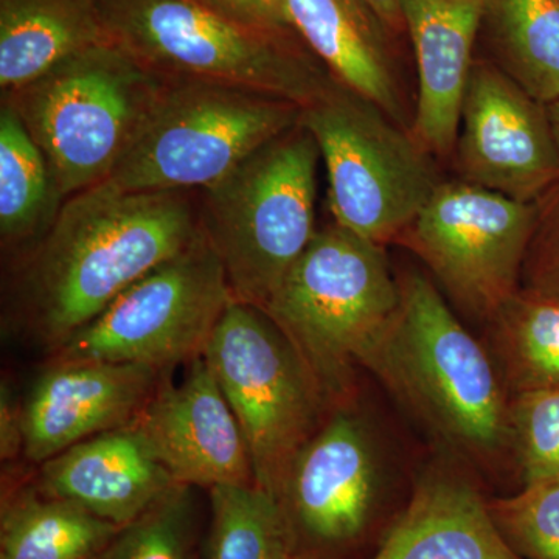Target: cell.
I'll list each match as a JSON object with an SVG mask.
<instances>
[{
  "label": "cell",
  "instance_id": "d6986e66",
  "mask_svg": "<svg viewBox=\"0 0 559 559\" xmlns=\"http://www.w3.org/2000/svg\"><path fill=\"white\" fill-rule=\"evenodd\" d=\"M369 559H522L499 532L488 500L468 479L432 473Z\"/></svg>",
  "mask_w": 559,
  "mask_h": 559
},
{
  "label": "cell",
  "instance_id": "5bb4252c",
  "mask_svg": "<svg viewBox=\"0 0 559 559\" xmlns=\"http://www.w3.org/2000/svg\"><path fill=\"white\" fill-rule=\"evenodd\" d=\"M132 426L176 484H255L248 441L204 356L178 385L164 374Z\"/></svg>",
  "mask_w": 559,
  "mask_h": 559
},
{
  "label": "cell",
  "instance_id": "836d02e7",
  "mask_svg": "<svg viewBox=\"0 0 559 559\" xmlns=\"http://www.w3.org/2000/svg\"><path fill=\"white\" fill-rule=\"evenodd\" d=\"M271 559H307L301 557L300 554H297L296 550L293 549V547H286V549H283L282 551H278L275 557H272Z\"/></svg>",
  "mask_w": 559,
  "mask_h": 559
},
{
  "label": "cell",
  "instance_id": "d6a6232c",
  "mask_svg": "<svg viewBox=\"0 0 559 559\" xmlns=\"http://www.w3.org/2000/svg\"><path fill=\"white\" fill-rule=\"evenodd\" d=\"M551 127H554L555 138H557L559 146V98L557 102L550 103L549 106Z\"/></svg>",
  "mask_w": 559,
  "mask_h": 559
},
{
  "label": "cell",
  "instance_id": "277c9868",
  "mask_svg": "<svg viewBox=\"0 0 559 559\" xmlns=\"http://www.w3.org/2000/svg\"><path fill=\"white\" fill-rule=\"evenodd\" d=\"M114 44L170 80L264 92L307 108L337 83L297 33L231 20L205 0H97Z\"/></svg>",
  "mask_w": 559,
  "mask_h": 559
},
{
  "label": "cell",
  "instance_id": "1f68e13d",
  "mask_svg": "<svg viewBox=\"0 0 559 559\" xmlns=\"http://www.w3.org/2000/svg\"><path fill=\"white\" fill-rule=\"evenodd\" d=\"M388 28L390 35H401L406 33V25L403 20V9L401 0H362Z\"/></svg>",
  "mask_w": 559,
  "mask_h": 559
},
{
  "label": "cell",
  "instance_id": "e575fe53",
  "mask_svg": "<svg viewBox=\"0 0 559 559\" xmlns=\"http://www.w3.org/2000/svg\"><path fill=\"white\" fill-rule=\"evenodd\" d=\"M102 559V558H100Z\"/></svg>",
  "mask_w": 559,
  "mask_h": 559
},
{
  "label": "cell",
  "instance_id": "7a4b0ae2",
  "mask_svg": "<svg viewBox=\"0 0 559 559\" xmlns=\"http://www.w3.org/2000/svg\"><path fill=\"white\" fill-rule=\"evenodd\" d=\"M399 278V314L366 369L460 454L498 457L510 450V396L492 356L432 280L417 271Z\"/></svg>",
  "mask_w": 559,
  "mask_h": 559
},
{
  "label": "cell",
  "instance_id": "8992f818",
  "mask_svg": "<svg viewBox=\"0 0 559 559\" xmlns=\"http://www.w3.org/2000/svg\"><path fill=\"white\" fill-rule=\"evenodd\" d=\"M167 84L108 40L2 95V102L16 110L69 200L110 178Z\"/></svg>",
  "mask_w": 559,
  "mask_h": 559
},
{
  "label": "cell",
  "instance_id": "83f0119b",
  "mask_svg": "<svg viewBox=\"0 0 559 559\" xmlns=\"http://www.w3.org/2000/svg\"><path fill=\"white\" fill-rule=\"evenodd\" d=\"M488 503L503 539L522 559H559V477Z\"/></svg>",
  "mask_w": 559,
  "mask_h": 559
},
{
  "label": "cell",
  "instance_id": "484cf974",
  "mask_svg": "<svg viewBox=\"0 0 559 559\" xmlns=\"http://www.w3.org/2000/svg\"><path fill=\"white\" fill-rule=\"evenodd\" d=\"M189 485H173L120 528L102 559H193L198 511Z\"/></svg>",
  "mask_w": 559,
  "mask_h": 559
},
{
  "label": "cell",
  "instance_id": "ac0fdd59",
  "mask_svg": "<svg viewBox=\"0 0 559 559\" xmlns=\"http://www.w3.org/2000/svg\"><path fill=\"white\" fill-rule=\"evenodd\" d=\"M290 27L337 83L411 128L388 28L362 0H285Z\"/></svg>",
  "mask_w": 559,
  "mask_h": 559
},
{
  "label": "cell",
  "instance_id": "e0dca14e",
  "mask_svg": "<svg viewBox=\"0 0 559 559\" xmlns=\"http://www.w3.org/2000/svg\"><path fill=\"white\" fill-rule=\"evenodd\" d=\"M176 485L134 426L92 437L40 463L35 488L124 527Z\"/></svg>",
  "mask_w": 559,
  "mask_h": 559
},
{
  "label": "cell",
  "instance_id": "30bf717a",
  "mask_svg": "<svg viewBox=\"0 0 559 559\" xmlns=\"http://www.w3.org/2000/svg\"><path fill=\"white\" fill-rule=\"evenodd\" d=\"M231 301L223 263L202 234L55 349L53 362L98 360L165 371L204 355Z\"/></svg>",
  "mask_w": 559,
  "mask_h": 559
},
{
  "label": "cell",
  "instance_id": "ba28073f",
  "mask_svg": "<svg viewBox=\"0 0 559 559\" xmlns=\"http://www.w3.org/2000/svg\"><path fill=\"white\" fill-rule=\"evenodd\" d=\"M300 123L326 168L333 223L377 245L399 241L443 182L411 128L340 83L301 109Z\"/></svg>",
  "mask_w": 559,
  "mask_h": 559
},
{
  "label": "cell",
  "instance_id": "52a82bcc",
  "mask_svg": "<svg viewBox=\"0 0 559 559\" xmlns=\"http://www.w3.org/2000/svg\"><path fill=\"white\" fill-rule=\"evenodd\" d=\"M301 106L204 80H170L106 182L124 191H201L300 123Z\"/></svg>",
  "mask_w": 559,
  "mask_h": 559
},
{
  "label": "cell",
  "instance_id": "9c48e42d",
  "mask_svg": "<svg viewBox=\"0 0 559 559\" xmlns=\"http://www.w3.org/2000/svg\"><path fill=\"white\" fill-rule=\"evenodd\" d=\"M248 441L259 487L278 500L326 406L293 345L260 308L234 300L204 352Z\"/></svg>",
  "mask_w": 559,
  "mask_h": 559
},
{
  "label": "cell",
  "instance_id": "f546056e",
  "mask_svg": "<svg viewBox=\"0 0 559 559\" xmlns=\"http://www.w3.org/2000/svg\"><path fill=\"white\" fill-rule=\"evenodd\" d=\"M231 20L263 31L296 33L286 16L285 0H205Z\"/></svg>",
  "mask_w": 559,
  "mask_h": 559
},
{
  "label": "cell",
  "instance_id": "f1b7e54d",
  "mask_svg": "<svg viewBox=\"0 0 559 559\" xmlns=\"http://www.w3.org/2000/svg\"><path fill=\"white\" fill-rule=\"evenodd\" d=\"M521 288L559 299V180L536 201Z\"/></svg>",
  "mask_w": 559,
  "mask_h": 559
},
{
  "label": "cell",
  "instance_id": "4316f807",
  "mask_svg": "<svg viewBox=\"0 0 559 559\" xmlns=\"http://www.w3.org/2000/svg\"><path fill=\"white\" fill-rule=\"evenodd\" d=\"M510 450L522 487L559 477V385L510 396Z\"/></svg>",
  "mask_w": 559,
  "mask_h": 559
},
{
  "label": "cell",
  "instance_id": "603a6c76",
  "mask_svg": "<svg viewBox=\"0 0 559 559\" xmlns=\"http://www.w3.org/2000/svg\"><path fill=\"white\" fill-rule=\"evenodd\" d=\"M481 28L491 62L536 100H558L559 0H485Z\"/></svg>",
  "mask_w": 559,
  "mask_h": 559
},
{
  "label": "cell",
  "instance_id": "2e32d148",
  "mask_svg": "<svg viewBox=\"0 0 559 559\" xmlns=\"http://www.w3.org/2000/svg\"><path fill=\"white\" fill-rule=\"evenodd\" d=\"M485 0H401L418 72L411 132L436 159L457 142Z\"/></svg>",
  "mask_w": 559,
  "mask_h": 559
},
{
  "label": "cell",
  "instance_id": "6da1fadb",
  "mask_svg": "<svg viewBox=\"0 0 559 559\" xmlns=\"http://www.w3.org/2000/svg\"><path fill=\"white\" fill-rule=\"evenodd\" d=\"M202 234L200 191H124L108 182L81 191L17 253L11 314L55 352Z\"/></svg>",
  "mask_w": 559,
  "mask_h": 559
},
{
  "label": "cell",
  "instance_id": "ffe728a7",
  "mask_svg": "<svg viewBox=\"0 0 559 559\" xmlns=\"http://www.w3.org/2000/svg\"><path fill=\"white\" fill-rule=\"evenodd\" d=\"M108 40L97 0H0V92L20 91Z\"/></svg>",
  "mask_w": 559,
  "mask_h": 559
},
{
  "label": "cell",
  "instance_id": "8fae6325",
  "mask_svg": "<svg viewBox=\"0 0 559 559\" xmlns=\"http://www.w3.org/2000/svg\"><path fill=\"white\" fill-rule=\"evenodd\" d=\"M290 546L307 559H355L392 527L369 426L337 407L301 448L278 498Z\"/></svg>",
  "mask_w": 559,
  "mask_h": 559
},
{
  "label": "cell",
  "instance_id": "5b68a950",
  "mask_svg": "<svg viewBox=\"0 0 559 559\" xmlns=\"http://www.w3.org/2000/svg\"><path fill=\"white\" fill-rule=\"evenodd\" d=\"M320 151L304 124L200 191L202 230L234 300L263 310L314 238Z\"/></svg>",
  "mask_w": 559,
  "mask_h": 559
},
{
  "label": "cell",
  "instance_id": "7c38bea8",
  "mask_svg": "<svg viewBox=\"0 0 559 559\" xmlns=\"http://www.w3.org/2000/svg\"><path fill=\"white\" fill-rule=\"evenodd\" d=\"M536 202L443 180L396 241L414 252L455 304L488 320L521 289Z\"/></svg>",
  "mask_w": 559,
  "mask_h": 559
},
{
  "label": "cell",
  "instance_id": "44dd1931",
  "mask_svg": "<svg viewBox=\"0 0 559 559\" xmlns=\"http://www.w3.org/2000/svg\"><path fill=\"white\" fill-rule=\"evenodd\" d=\"M120 528L76 503L27 488L3 499L0 559H100Z\"/></svg>",
  "mask_w": 559,
  "mask_h": 559
},
{
  "label": "cell",
  "instance_id": "9a60e30c",
  "mask_svg": "<svg viewBox=\"0 0 559 559\" xmlns=\"http://www.w3.org/2000/svg\"><path fill=\"white\" fill-rule=\"evenodd\" d=\"M162 378L164 371L139 364L51 362L22 404L25 457L43 463L81 441L131 426Z\"/></svg>",
  "mask_w": 559,
  "mask_h": 559
},
{
  "label": "cell",
  "instance_id": "d4e9b609",
  "mask_svg": "<svg viewBox=\"0 0 559 559\" xmlns=\"http://www.w3.org/2000/svg\"><path fill=\"white\" fill-rule=\"evenodd\" d=\"M210 503L204 559H271L293 547L278 500L259 485H216Z\"/></svg>",
  "mask_w": 559,
  "mask_h": 559
},
{
  "label": "cell",
  "instance_id": "4fadbf2b",
  "mask_svg": "<svg viewBox=\"0 0 559 559\" xmlns=\"http://www.w3.org/2000/svg\"><path fill=\"white\" fill-rule=\"evenodd\" d=\"M452 157L460 180L536 202L559 180L549 108L495 62L474 61Z\"/></svg>",
  "mask_w": 559,
  "mask_h": 559
},
{
  "label": "cell",
  "instance_id": "4dcf8cb0",
  "mask_svg": "<svg viewBox=\"0 0 559 559\" xmlns=\"http://www.w3.org/2000/svg\"><path fill=\"white\" fill-rule=\"evenodd\" d=\"M24 451V429H22V406L14 400L9 384L0 388V455L2 460L16 457Z\"/></svg>",
  "mask_w": 559,
  "mask_h": 559
},
{
  "label": "cell",
  "instance_id": "7402d4cb",
  "mask_svg": "<svg viewBox=\"0 0 559 559\" xmlns=\"http://www.w3.org/2000/svg\"><path fill=\"white\" fill-rule=\"evenodd\" d=\"M49 162L13 106L0 105V240L14 255L49 230L64 204Z\"/></svg>",
  "mask_w": 559,
  "mask_h": 559
},
{
  "label": "cell",
  "instance_id": "3957f363",
  "mask_svg": "<svg viewBox=\"0 0 559 559\" xmlns=\"http://www.w3.org/2000/svg\"><path fill=\"white\" fill-rule=\"evenodd\" d=\"M400 305L385 246L331 223L261 311L293 345L326 406L341 407Z\"/></svg>",
  "mask_w": 559,
  "mask_h": 559
},
{
  "label": "cell",
  "instance_id": "cb8c5ba5",
  "mask_svg": "<svg viewBox=\"0 0 559 559\" xmlns=\"http://www.w3.org/2000/svg\"><path fill=\"white\" fill-rule=\"evenodd\" d=\"M500 377L514 393L559 385V299L521 288L491 319Z\"/></svg>",
  "mask_w": 559,
  "mask_h": 559
}]
</instances>
